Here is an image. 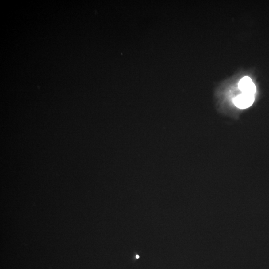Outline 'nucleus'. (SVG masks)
Wrapping results in <instances>:
<instances>
[{
    "label": "nucleus",
    "instance_id": "nucleus-2",
    "mask_svg": "<svg viewBox=\"0 0 269 269\" xmlns=\"http://www.w3.org/2000/svg\"><path fill=\"white\" fill-rule=\"evenodd\" d=\"M239 88L243 93L254 95L256 91V86L250 77L245 76L239 82Z\"/></svg>",
    "mask_w": 269,
    "mask_h": 269
},
{
    "label": "nucleus",
    "instance_id": "nucleus-3",
    "mask_svg": "<svg viewBox=\"0 0 269 269\" xmlns=\"http://www.w3.org/2000/svg\"><path fill=\"white\" fill-rule=\"evenodd\" d=\"M139 256H136V258H139Z\"/></svg>",
    "mask_w": 269,
    "mask_h": 269
},
{
    "label": "nucleus",
    "instance_id": "nucleus-1",
    "mask_svg": "<svg viewBox=\"0 0 269 269\" xmlns=\"http://www.w3.org/2000/svg\"><path fill=\"white\" fill-rule=\"evenodd\" d=\"M254 100V95L242 93L234 98V103L240 109H246L253 104Z\"/></svg>",
    "mask_w": 269,
    "mask_h": 269
}]
</instances>
